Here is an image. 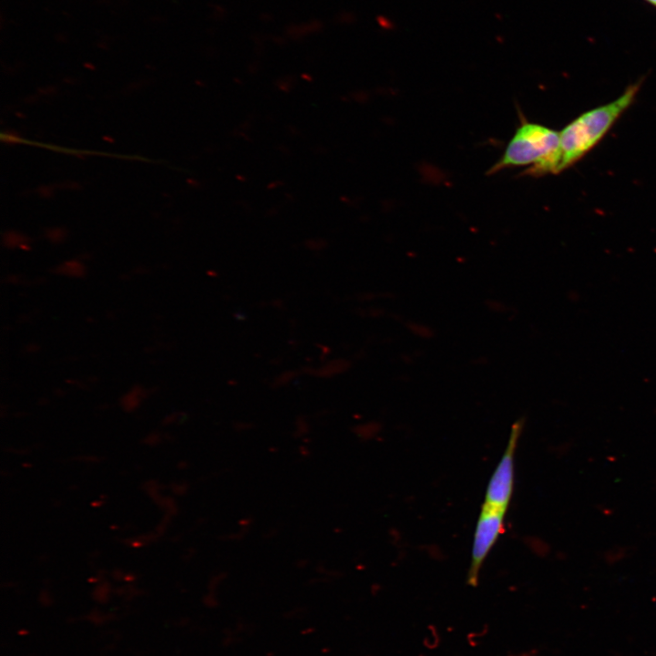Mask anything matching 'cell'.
Masks as SVG:
<instances>
[{"instance_id":"277c9868","label":"cell","mask_w":656,"mask_h":656,"mask_svg":"<svg viewBox=\"0 0 656 656\" xmlns=\"http://www.w3.org/2000/svg\"><path fill=\"white\" fill-rule=\"evenodd\" d=\"M505 514V511L481 507L474 532L471 562L467 572V583L473 587L478 582L480 569L487 554L504 531Z\"/></svg>"},{"instance_id":"8992f818","label":"cell","mask_w":656,"mask_h":656,"mask_svg":"<svg viewBox=\"0 0 656 656\" xmlns=\"http://www.w3.org/2000/svg\"><path fill=\"white\" fill-rule=\"evenodd\" d=\"M646 3L650 4L651 5L656 7V0H643Z\"/></svg>"},{"instance_id":"7a4b0ae2","label":"cell","mask_w":656,"mask_h":656,"mask_svg":"<svg viewBox=\"0 0 656 656\" xmlns=\"http://www.w3.org/2000/svg\"><path fill=\"white\" fill-rule=\"evenodd\" d=\"M559 132L537 123L523 122L489 174L516 166H533L530 175L558 173Z\"/></svg>"},{"instance_id":"3957f363","label":"cell","mask_w":656,"mask_h":656,"mask_svg":"<svg viewBox=\"0 0 656 656\" xmlns=\"http://www.w3.org/2000/svg\"><path fill=\"white\" fill-rule=\"evenodd\" d=\"M523 421H517L511 428L505 451L489 478L482 507L507 512L514 490V461Z\"/></svg>"},{"instance_id":"6da1fadb","label":"cell","mask_w":656,"mask_h":656,"mask_svg":"<svg viewBox=\"0 0 656 656\" xmlns=\"http://www.w3.org/2000/svg\"><path fill=\"white\" fill-rule=\"evenodd\" d=\"M641 80L629 86L620 97L609 104L589 110L559 132L558 173L587 154L631 105Z\"/></svg>"},{"instance_id":"5b68a950","label":"cell","mask_w":656,"mask_h":656,"mask_svg":"<svg viewBox=\"0 0 656 656\" xmlns=\"http://www.w3.org/2000/svg\"><path fill=\"white\" fill-rule=\"evenodd\" d=\"M72 263H67L61 267L59 272L66 274L81 275L83 272L82 266L78 263H75L74 267L72 268Z\"/></svg>"}]
</instances>
